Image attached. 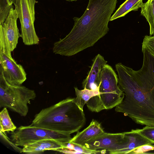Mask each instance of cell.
Wrapping results in <instances>:
<instances>
[{
    "instance_id": "obj_1",
    "label": "cell",
    "mask_w": 154,
    "mask_h": 154,
    "mask_svg": "<svg viewBox=\"0 0 154 154\" xmlns=\"http://www.w3.org/2000/svg\"><path fill=\"white\" fill-rule=\"evenodd\" d=\"M115 68L118 85L124 96L115 111L137 124L154 126V59L143 58L138 70L120 63Z\"/></svg>"
},
{
    "instance_id": "obj_2",
    "label": "cell",
    "mask_w": 154,
    "mask_h": 154,
    "mask_svg": "<svg viewBox=\"0 0 154 154\" xmlns=\"http://www.w3.org/2000/svg\"><path fill=\"white\" fill-rule=\"evenodd\" d=\"M117 0H89L80 17H75L69 33L54 44L55 54L71 56L93 46L109 31L108 26Z\"/></svg>"
},
{
    "instance_id": "obj_3",
    "label": "cell",
    "mask_w": 154,
    "mask_h": 154,
    "mask_svg": "<svg viewBox=\"0 0 154 154\" xmlns=\"http://www.w3.org/2000/svg\"><path fill=\"white\" fill-rule=\"evenodd\" d=\"M74 98H67L36 114L31 125L67 135L78 132L85 124L83 111L74 103Z\"/></svg>"
},
{
    "instance_id": "obj_4",
    "label": "cell",
    "mask_w": 154,
    "mask_h": 154,
    "mask_svg": "<svg viewBox=\"0 0 154 154\" xmlns=\"http://www.w3.org/2000/svg\"><path fill=\"white\" fill-rule=\"evenodd\" d=\"M124 96L118 85V75L112 67L107 64L101 71L99 94L91 97L87 106L91 111L96 112L111 109L121 102Z\"/></svg>"
},
{
    "instance_id": "obj_5",
    "label": "cell",
    "mask_w": 154,
    "mask_h": 154,
    "mask_svg": "<svg viewBox=\"0 0 154 154\" xmlns=\"http://www.w3.org/2000/svg\"><path fill=\"white\" fill-rule=\"evenodd\" d=\"M0 108L6 107L23 117L29 112L28 104L36 97L34 90L21 85L9 84L0 70Z\"/></svg>"
},
{
    "instance_id": "obj_6",
    "label": "cell",
    "mask_w": 154,
    "mask_h": 154,
    "mask_svg": "<svg viewBox=\"0 0 154 154\" xmlns=\"http://www.w3.org/2000/svg\"><path fill=\"white\" fill-rule=\"evenodd\" d=\"M11 140L23 147L31 143L44 140L52 139L62 142H69L70 135L37 127L31 124L21 126L11 133Z\"/></svg>"
},
{
    "instance_id": "obj_7",
    "label": "cell",
    "mask_w": 154,
    "mask_h": 154,
    "mask_svg": "<svg viewBox=\"0 0 154 154\" xmlns=\"http://www.w3.org/2000/svg\"><path fill=\"white\" fill-rule=\"evenodd\" d=\"M5 34H0V70L6 80L13 85H21L26 79V74L22 66L13 58Z\"/></svg>"
},
{
    "instance_id": "obj_8",
    "label": "cell",
    "mask_w": 154,
    "mask_h": 154,
    "mask_svg": "<svg viewBox=\"0 0 154 154\" xmlns=\"http://www.w3.org/2000/svg\"><path fill=\"white\" fill-rule=\"evenodd\" d=\"M36 0H16L14 4L20 23L21 36L24 44L30 45L39 43L34 27Z\"/></svg>"
},
{
    "instance_id": "obj_9",
    "label": "cell",
    "mask_w": 154,
    "mask_h": 154,
    "mask_svg": "<svg viewBox=\"0 0 154 154\" xmlns=\"http://www.w3.org/2000/svg\"><path fill=\"white\" fill-rule=\"evenodd\" d=\"M128 142V137L123 133H109L104 132L87 141L84 146L89 149L104 150L110 154H118L124 149Z\"/></svg>"
},
{
    "instance_id": "obj_10",
    "label": "cell",
    "mask_w": 154,
    "mask_h": 154,
    "mask_svg": "<svg viewBox=\"0 0 154 154\" xmlns=\"http://www.w3.org/2000/svg\"><path fill=\"white\" fill-rule=\"evenodd\" d=\"M91 69L86 78L82 83L83 89L99 91L101 83V72L107 61L103 57L98 54L92 60Z\"/></svg>"
},
{
    "instance_id": "obj_11",
    "label": "cell",
    "mask_w": 154,
    "mask_h": 154,
    "mask_svg": "<svg viewBox=\"0 0 154 154\" xmlns=\"http://www.w3.org/2000/svg\"><path fill=\"white\" fill-rule=\"evenodd\" d=\"M18 18L17 11L13 6L5 21L0 24L4 29L11 52L16 48L21 36L17 25Z\"/></svg>"
},
{
    "instance_id": "obj_12",
    "label": "cell",
    "mask_w": 154,
    "mask_h": 154,
    "mask_svg": "<svg viewBox=\"0 0 154 154\" xmlns=\"http://www.w3.org/2000/svg\"><path fill=\"white\" fill-rule=\"evenodd\" d=\"M64 143L52 139L42 140L23 147L21 153L28 154H40L43 153L46 150L58 151L64 148Z\"/></svg>"
},
{
    "instance_id": "obj_13",
    "label": "cell",
    "mask_w": 154,
    "mask_h": 154,
    "mask_svg": "<svg viewBox=\"0 0 154 154\" xmlns=\"http://www.w3.org/2000/svg\"><path fill=\"white\" fill-rule=\"evenodd\" d=\"M103 132L101 124L93 119L87 127L81 132H78L69 142L84 146L87 141Z\"/></svg>"
},
{
    "instance_id": "obj_14",
    "label": "cell",
    "mask_w": 154,
    "mask_h": 154,
    "mask_svg": "<svg viewBox=\"0 0 154 154\" xmlns=\"http://www.w3.org/2000/svg\"><path fill=\"white\" fill-rule=\"evenodd\" d=\"M128 139V143L125 148L118 154H129L138 147L145 145L154 144L151 141L141 135L136 129L124 132Z\"/></svg>"
},
{
    "instance_id": "obj_15",
    "label": "cell",
    "mask_w": 154,
    "mask_h": 154,
    "mask_svg": "<svg viewBox=\"0 0 154 154\" xmlns=\"http://www.w3.org/2000/svg\"><path fill=\"white\" fill-rule=\"evenodd\" d=\"M143 0H126L111 16L110 21L125 16L131 11H136L143 3Z\"/></svg>"
},
{
    "instance_id": "obj_16",
    "label": "cell",
    "mask_w": 154,
    "mask_h": 154,
    "mask_svg": "<svg viewBox=\"0 0 154 154\" xmlns=\"http://www.w3.org/2000/svg\"><path fill=\"white\" fill-rule=\"evenodd\" d=\"M76 97L73 100L74 103L81 110L83 111V107L89 100L92 97L98 95L99 91H95L87 89L82 90L75 87Z\"/></svg>"
},
{
    "instance_id": "obj_17",
    "label": "cell",
    "mask_w": 154,
    "mask_h": 154,
    "mask_svg": "<svg viewBox=\"0 0 154 154\" xmlns=\"http://www.w3.org/2000/svg\"><path fill=\"white\" fill-rule=\"evenodd\" d=\"M140 8L141 15L149 24L150 35H154V0H148Z\"/></svg>"
},
{
    "instance_id": "obj_18",
    "label": "cell",
    "mask_w": 154,
    "mask_h": 154,
    "mask_svg": "<svg viewBox=\"0 0 154 154\" xmlns=\"http://www.w3.org/2000/svg\"><path fill=\"white\" fill-rule=\"evenodd\" d=\"M17 128L11 119L7 108H3L0 112V131L12 132Z\"/></svg>"
},
{
    "instance_id": "obj_19",
    "label": "cell",
    "mask_w": 154,
    "mask_h": 154,
    "mask_svg": "<svg viewBox=\"0 0 154 154\" xmlns=\"http://www.w3.org/2000/svg\"><path fill=\"white\" fill-rule=\"evenodd\" d=\"M64 148L71 150L77 152L79 154H96L101 152L100 150L89 149L83 146L69 142L64 143Z\"/></svg>"
},
{
    "instance_id": "obj_20",
    "label": "cell",
    "mask_w": 154,
    "mask_h": 154,
    "mask_svg": "<svg viewBox=\"0 0 154 154\" xmlns=\"http://www.w3.org/2000/svg\"><path fill=\"white\" fill-rule=\"evenodd\" d=\"M13 6L7 0H0V24L5 21Z\"/></svg>"
},
{
    "instance_id": "obj_21",
    "label": "cell",
    "mask_w": 154,
    "mask_h": 154,
    "mask_svg": "<svg viewBox=\"0 0 154 154\" xmlns=\"http://www.w3.org/2000/svg\"><path fill=\"white\" fill-rule=\"evenodd\" d=\"M136 130L141 135L154 144V126L147 125L141 129Z\"/></svg>"
},
{
    "instance_id": "obj_22",
    "label": "cell",
    "mask_w": 154,
    "mask_h": 154,
    "mask_svg": "<svg viewBox=\"0 0 154 154\" xmlns=\"http://www.w3.org/2000/svg\"><path fill=\"white\" fill-rule=\"evenodd\" d=\"M142 48L147 49L154 56V35H145L142 43Z\"/></svg>"
},
{
    "instance_id": "obj_23",
    "label": "cell",
    "mask_w": 154,
    "mask_h": 154,
    "mask_svg": "<svg viewBox=\"0 0 154 154\" xmlns=\"http://www.w3.org/2000/svg\"><path fill=\"white\" fill-rule=\"evenodd\" d=\"M153 150H154V147L152 145H145L138 147L129 154H144L147 152Z\"/></svg>"
},
{
    "instance_id": "obj_24",
    "label": "cell",
    "mask_w": 154,
    "mask_h": 154,
    "mask_svg": "<svg viewBox=\"0 0 154 154\" xmlns=\"http://www.w3.org/2000/svg\"><path fill=\"white\" fill-rule=\"evenodd\" d=\"M5 132L0 131L1 138L7 143H8L17 152L21 153L22 148L19 147L18 146L16 145L14 143L12 142L11 139H9L7 137Z\"/></svg>"
},
{
    "instance_id": "obj_25",
    "label": "cell",
    "mask_w": 154,
    "mask_h": 154,
    "mask_svg": "<svg viewBox=\"0 0 154 154\" xmlns=\"http://www.w3.org/2000/svg\"><path fill=\"white\" fill-rule=\"evenodd\" d=\"M10 5H12L15 2L16 0H7Z\"/></svg>"
},
{
    "instance_id": "obj_26",
    "label": "cell",
    "mask_w": 154,
    "mask_h": 154,
    "mask_svg": "<svg viewBox=\"0 0 154 154\" xmlns=\"http://www.w3.org/2000/svg\"><path fill=\"white\" fill-rule=\"evenodd\" d=\"M69 2H73V1H76L78 0H65Z\"/></svg>"
}]
</instances>
